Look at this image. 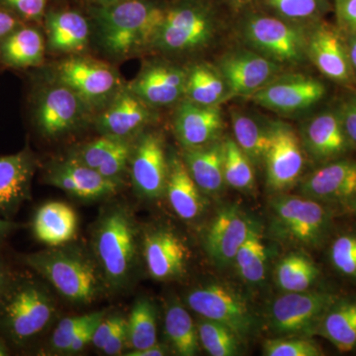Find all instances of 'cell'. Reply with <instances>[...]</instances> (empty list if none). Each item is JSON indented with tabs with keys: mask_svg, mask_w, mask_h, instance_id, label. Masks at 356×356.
Masks as SVG:
<instances>
[{
	"mask_svg": "<svg viewBox=\"0 0 356 356\" xmlns=\"http://www.w3.org/2000/svg\"><path fill=\"white\" fill-rule=\"evenodd\" d=\"M318 267L307 255L294 252L281 259L274 271L276 284L284 292H303L317 280Z\"/></svg>",
	"mask_w": 356,
	"mask_h": 356,
	"instance_id": "obj_35",
	"label": "cell"
},
{
	"mask_svg": "<svg viewBox=\"0 0 356 356\" xmlns=\"http://www.w3.org/2000/svg\"><path fill=\"white\" fill-rule=\"evenodd\" d=\"M269 146L264 159L266 185L270 191L282 193L301 181L305 166V149L301 139L289 124L267 121Z\"/></svg>",
	"mask_w": 356,
	"mask_h": 356,
	"instance_id": "obj_12",
	"label": "cell"
},
{
	"mask_svg": "<svg viewBox=\"0 0 356 356\" xmlns=\"http://www.w3.org/2000/svg\"><path fill=\"white\" fill-rule=\"evenodd\" d=\"M156 119V109L140 99L125 84L113 100L96 114L95 126L103 136L132 140Z\"/></svg>",
	"mask_w": 356,
	"mask_h": 356,
	"instance_id": "obj_16",
	"label": "cell"
},
{
	"mask_svg": "<svg viewBox=\"0 0 356 356\" xmlns=\"http://www.w3.org/2000/svg\"><path fill=\"white\" fill-rule=\"evenodd\" d=\"M168 355V346L163 344L158 343L145 348V350H132L128 353L127 356H163Z\"/></svg>",
	"mask_w": 356,
	"mask_h": 356,
	"instance_id": "obj_52",
	"label": "cell"
},
{
	"mask_svg": "<svg viewBox=\"0 0 356 356\" xmlns=\"http://www.w3.org/2000/svg\"><path fill=\"white\" fill-rule=\"evenodd\" d=\"M96 38L103 51L116 60L153 50L165 8L149 0H120L91 9Z\"/></svg>",
	"mask_w": 356,
	"mask_h": 356,
	"instance_id": "obj_1",
	"label": "cell"
},
{
	"mask_svg": "<svg viewBox=\"0 0 356 356\" xmlns=\"http://www.w3.org/2000/svg\"><path fill=\"white\" fill-rule=\"evenodd\" d=\"M186 303L200 317L227 325L245 343L257 332L254 312L235 290L221 284L195 288L186 296Z\"/></svg>",
	"mask_w": 356,
	"mask_h": 356,
	"instance_id": "obj_11",
	"label": "cell"
},
{
	"mask_svg": "<svg viewBox=\"0 0 356 356\" xmlns=\"http://www.w3.org/2000/svg\"><path fill=\"white\" fill-rule=\"evenodd\" d=\"M168 177L165 194L173 211L186 221L197 219L205 209L203 192L187 172L181 156L168 159Z\"/></svg>",
	"mask_w": 356,
	"mask_h": 356,
	"instance_id": "obj_30",
	"label": "cell"
},
{
	"mask_svg": "<svg viewBox=\"0 0 356 356\" xmlns=\"http://www.w3.org/2000/svg\"><path fill=\"white\" fill-rule=\"evenodd\" d=\"M224 177L236 191H252L255 186L254 165L234 138L224 139Z\"/></svg>",
	"mask_w": 356,
	"mask_h": 356,
	"instance_id": "obj_39",
	"label": "cell"
},
{
	"mask_svg": "<svg viewBox=\"0 0 356 356\" xmlns=\"http://www.w3.org/2000/svg\"><path fill=\"white\" fill-rule=\"evenodd\" d=\"M255 225L238 206L229 205L217 213L205 236V248L217 266H231L238 250Z\"/></svg>",
	"mask_w": 356,
	"mask_h": 356,
	"instance_id": "obj_18",
	"label": "cell"
},
{
	"mask_svg": "<svg viewBox=\"0 0 356 356\" xmlns=\"http://www.w3.org/2000/svg\"><path fill=\"white\" fill-rule=\"evenodd\" d=\"M266 247L261 232L255 226L235 257L234 264L238 275L250 285L261 284L266 275Z\"/></svg>",
	"mask_w": 356,
	"mask_h": 356,
	"instance_id": "obj_37",
	"label": "cell"
},
{
	"mask_svg": "<svg viewBox=\"0 0 356 356\" xmlns=\"http://www.w3.org/2000/svg\"><path fill=\"white\" fill-rule=\"evenodd\" d=\"M128 343L132 350H145L156 341V309L149 299L136 302L127 320Z\"/></svg>",
	"mask_w": 356,
	"mask_h": 356,
	"instance_id": "obj_38",
	"label": "cell"
},
{
	"mask_svg": "<svg viewBox=\"0 0 356 356\" xmlns=\"http://www.w3.org/2000/svg\"><path fill=\"white\" fill-rule=\"evenodd\" d=\"M300 139L306 153L321 163L339 158L350 144L339 112L332 111L323 112L307 121Z\"/></svg>",
	"mask_w": 356,
	"mask_h": 356,
	"instance_id": "obj_25",
	"label": "cell"
},
{
	"mask_svg": "<svg viewBox=\"0 0 356 356\" xmlns=\"http://www.w3.org/2000/svg\"><path fill=\"white\" fill-rule=\"evenodd\" d=\"M95 6H104L108 4L114 3V2L120 1V0H89Z\"/></svg>",
	"mask_w": 356,
	"mask_h": 356,
	"instance_id": "obj_56",
	"label": "cell"
},
{
	"mask_svg": "<svg viewBox=\"0 0 356 356\" xmlns=\"http://www.w3.org/2000/svg\"><path fill=\"white\" fill-rule=\"evenodd\" d=\"M92 245L106 287L126 286L138 259V229L130 211L121 205L105 211L95 225Z\"/></svg>",
	"mask_w": 356,
	"mask_h": 356,
	"instance_id": "obj_4",
	"label": "cell"
},
{
	"mask_svg": "<svg viewBox=\"0 0 356 356\" xmlns=\"http://www.w3.org/2000/svg\"><path fill=\"white\" fill-rule=\"evenodd\" d=\"M48 79L74 91L92 114L102 111L126 84L111 65L81 54L57 63Z\"/></svg>",
	"mask_w": 356,
	"mask_h": 356,
	"instance_id": "obj_7",
	"label": "cell"
},
{
	"mask_svg": "<svg viewBox=\"0 0 356 356\" xmlns=\"http://www.w3.org/2000/svg\"><path fill=\"white\" fill-rule=\"evenodd\" d=\"M46 46L51 53L79 55L90 41V24L77 11H49L44 14Z\"/></svg>",
	"mask_w": 356,
	"mask_h": 356,
	"instance_id": "obj_27",
	"label": "cell"
},
{
	"mask_svg": "<svg viewBox=\"0 0 356 356\" xmlns=\"http://www.w3.org/2000/svg\"><path fill=\"white\" fill-rule=\"evenodd\" d=\"M325 95L324 83L315 77L280 74L250 98L264 108L288 115L312 108Z\"/></svg>",
	"mask_w": 356,
	"mask_h": 356,
	"instance_id": "obj_13",
	"label": "cell"
},
{
	"mask_svg": "<svg viewBox=\"0 0 356 356\" xmlns=\"http://www.w3.org/2000/svg\"><path fill=\"white\" fill-rule=\"evenodd\" d=\"M95 313L63 318L51 337V348L60 353H67L72 341L79 332L95 318Z\"/></svg>",
	"mask_w": 356,
	"mask_h": 356,
	"instance_id": "obj_44",
	"label": "cell"
},
{
	"mask_svg": "<svg viewBox=\"0 0 356 356\" xmlns=\"http://www.w3.org/2000/svg\"><path fill=\"white\" fill-rule=\"evenodd\" d=\"M277 17L305 24L317 22L329 9L327 0H264Z\"/></svg>",
	"mask_w": 356,
	"mask_h": 356,
	"instance_id": "obj_41",
	"label": "cell"
},
{
	"mask_svg": "<svg viewBox=\"0 0 356 356\" xmlns=\"http://www.w3.org/2000/svg\"><path fill=\"white\" fill-rule=\"evenodd\" d=\"M337 301L332 293L285 292L269 308V329L280 336H314L325 312Z\"/></svg>",
	"mask_w": 356,
	"mask_h": 356,
	"instance_id": "obj_10",
	"label": "cell"
},
{
	"mask_svg": "<svg viewBox=\"0 0 356 356\" xmlns=\"http://www.w3.org/2000/svg\"><path fill=\"white\" fill-rule=\"evenodd\" d=\"M339 113L346 137L356 146V99L344 103Z\"/></svg>",
	"mask_w": 356,
	"mask_h": 356,
	"instance_id": "obj_48",
	"label": "cell"
},
{
	"mask_svg": "<svg viewBox=\"0 0 356 356\" xmlns=\"http://www.w3.org/2000/svg\"><path fill=\"white\" fill-rule=\"evenodd\" d=\"M48 0H0V6L6 7L25 23L42 22L46 14Z\"/></svg>",
	"mask_w": 356,
	"mask_h": 356,
	"instance_id": "obj_45",
	"label": "cell"
},
{
	"mask_svg": "<svg viewBox=\"0 0 356 356\" xmlns=\"http://www.w3.org/2000/svg\"><path fill=\"white\" fill-rule=\"evenodd\" d=\"M77 216L67 204L50 202L37 211L33 232L39 242L49 247H58L70 242L76 235Z\"/></svg>",
	"mask_w": 356,
	"mask_h": 356,
	"instance_id": "obj_31",
	"label": "cell"
},
{
	"mask_svg": "<svg viewBox=\"0 0 356 356\" xmlns=\"http://www.w3.org/2000/svg\"><path fill=\"white\" fill-rule=\"evenodd\" d=\"M128 343V325L127 320L124 321L118 329L114 332L110 337L109 341L105 344L102 351L106 355H121L126 344Z\"/></svg>",
	"mask_w": 356,
	"mask_h": 356,
	"instance_id": "obj_49",
	"label": "cell"
},
{
	"mask_svg": "<svg viewBox=\"0 0 356 356\" xmlns=\"http://www.w3.org/2000/svg\"><path fill=\"white\" fill-rule=\"evenodd\" d=\"M346 43L353 76L356 77V35H350L348 38L346 40Z\"/></svg>",
	"mask_w": 356,
	"mask_h": 356,
	"instance_id": "obj_54",
	"label": "cell"
},
{
	"mask_svg": "<svg viewBox=\"0 0 356 356\" xmlns=\"http://www.w3.org/2000/svg\"><path fill=\"white\" fill-rule=\"evenodd\" d=\"M9 355V346L4 341L3 337L0 336V356Z\"/></svg>",
	"mask_w": 356,
	"mask_h": 356,
	"instance_id": "obj_55",
	"label": "cell"
},
{
	"mask_svg": "<svg viewBox=\"0 0 356 356\" xmlns=\"http://www.w3.org/2000/svg\"><path fill=\"white\" fill-rule=\"evenodd\" d=\"M225 122L219 106H205L188 99L177 105L173 129L184 149H194L222 139Z\"/></svg>",
	"mask_w": 356,
	"mask_h": 356,
	"instance_id": "obj_21",
	"label": "cell"
},
{
	"mask_svg": "<svg viewBox=\"0 0 356 356\" xmlns=\"http://www.w3.org/2000/svg\"><path fill=\"white\" fill-rule=\"evenodd\" d=\"M241 36L247 44L276 64H302L307 58V29L291 22L262 13H250L241 22Z\"/></svg>",
	"mask_w": 356,
	"mask_h": 356,
	"instance_id": "obj_6",
	"label": "cell"
},
{
	"mask_svg": "<svg viewBox=\"0 0 356 356\" xmlns=\"http://www.w3.org/2000/svg\"><path fill=\"white\" fill-rule=\"evenodd\" d=\"M129 168L134 188L142 197L161 198L165 193L170 165L159 134L146 132L138 136Z\"/></svg>",
	"mask_w": 356,
	"mask_h": 356,
	"instance_id": "obj_14",
	"label": "cell"
},
{
	"mask_svg": "<svg viewBox=\"0 0 356 356\" xmlns=\"http://www.w3.org/2000/svg\"><path fill=\"white\" fill-rule=\"evenodd\" d=\"M269 205L276 236L306 247H318L324 242L331 216L322 202L282 192L273 196Z\"/></svg>",
	"mask_w": 356,
	"mask_h": 356,
	"instance_id": "obj_8",
	"label": "cell"
},
{
	"mask_svg": "<svg viewBox=\"0 0 356 356\" xmlns=\"http://www.w3.org/2000/svg\"><path fill=\"white\" fill-rule=\"evenodd\" d=\"M56 315L53 295L38 280L15 274L0 301V336L24 348L46 331Z\"/></svg>",
	"mask_w": 356,
	"mask_h": 356,
	"instance_id": "obj_3",
	"label": "cell"
},
{
	"mask_svg": "<svg viewBox=\"0 0 356 356\" xmlns=\"http://www.w3.org/2000/svg\"><path fill=\"white\" fill-rule=\"evenodd\" d=\"M125 320L126 318L120 314H113V315L110 316L105 315L102 322L96 327L91 343L96 348L102 350L107 341H109L110 337L114 334V332L118 329L119 325Z\"/></svg>",
	"mask_w": 356,
	"mask_h": 356,
	"instance_id": "obj_46",
	"label": "cell"
},
{
	"mask_svg": "<svg viewBox=\"0 0 356 356\" xmlns=\"http://www.w3.org/2000/svg\"><path fill=\"white\" fill-rule=\"evenodd\" d=\"M232 4L236 7H240L243 6H245L248 2L252 1V0H229Z\"/></svg>",
	"mask_w": 356,
	"mask_h": 356,
	"instance_id": "obj_57",
	"label": "cell"
},
{
	"mask_svg": "<svg viewBox=\"0 0 356 356\" xmlns=\"http://www.w3.org/2000/svg\"><path fill=\"white\" fill-rule=\"evenodd\" d=\"M330 255L339 273L356 280V236H339L332 243Z\"/></svg>",
	"mask_w": 356,
	"mask_h": 356,
	"instance_id": "obj_43",
	"label": "cell"
},
{
	"mask_svg": "<svg viewBox=\"0 0 356 356\" xmlns=\"http://www.w3.org/2000/svg\"><path fill=\"white\" fill-rule=\"evenodd\" d=\"M37 159L29 147L0 156V216L10 220L30 198Z\"/></svg>",
	"mask_w": 356,
	"mask_h": 356,
	"instance_id": "obj_23",
	"label": "cell"
},
{
	"mask_svg": "<svg viewBox=\"0 0 356 356\" xmlns=\"http://www.w3.org/2000/svg\"><path fill=\"white\" fill-rule=\"evenodd\" d=\"M182 161L187 172L206 195L221 193L226 186L224 177V140L194 149H184Z\"/></svg>",
	"mask_w": 356,
	"mask_h": 356,
	"instance_id": "obj_28",
	"label": "cell"
},
{
	"mask_svg": "<svg viewBox=\"0 0 356 356\" xmlns=\"http://www.w3.org/2000/svg\"><path fill=\"white\" fill-rule=\"evenodd\" d=\"M44 181L84 200L110 197L117 193L122 184L103 177L72 156L51 166L44 175Z\"/></svg>",
	"mask_w": 356,
	"mask_h": 356,
	"instance_id": "obj_20",
	"label": "cell"
},
{
	"mask_svg": "<svg viewBox=\"0 0 356 356\" xmlns=\"http://www.w3.org/2000/svg\"><path fill=\"white\" fill-rule=\"evenodd\" d=\"M199 341L204 350L212 356H235L242 351L245 343L227 325L201 317L197 325Z\"/></svg>",
	"mask_w": 356,
	"mask_h": 356,
	"instance_id": "obj_40",
	"label": "cell"
},
{
	"mask_svg": "<svg viewBox=\"0 0 356 356\" xmlns=\"http://www.w3.org/2000/svg\"><path fill=\"white\" fill-rule=\"evenodd\" d=\"M15 273L11 270L10 267L0 259V301L6 292L7 288L10 285Z\"/></svg>",
	"mask_w": 356,
	"mask_h": 356,
	"instance_id": "obj_51",
	"label": "cell"
},
{
	"mask_svg": "<svg viewBox=\"0 0 356 356\" xmlns=\"http://www.w3.org/2000/svg\"><path fill=\"white\" fill-rule=\"evenodd\" d=\"M299 194L320 202L356 200V161L325 163L299 182Z\"/></svg>",
	"mask_w": 356,
	"mask_h": 356,
	"instance_id": "obj_22",
	"label": "cell"
},
{
	"mask_svg": "<svg viewBox=\"0 0 356 356\" xmlns=\"http://www.w3.org/2000/svg\"><path fill=\"white\" fill-rule=\"evenodd\" d=\"M339 28L348 35H356V0H334Z\"/></svg>",
	"mask_w": 356,
	"mask_h": 356,
	"instance_id": "obj_47",
	"label": "cell"
},
{
	"mask_svg": "<svg viewBox=\"0 0 356 356\" xmlns=\"http://www.w3.org/2000/svg\"><path fill=\"white\" fill-rule=\"evenodd\" d=\"M232 97L216 65L195 63L186 67L185 99L205 106H219Z\"/></svg>",
	"mask_w": 356,
	"mask_h": 356,
	"instance_id": "obj_32",
	"label": "cell"
},
{
	"mask_svg": "<svg viewBox=\"0 0 356 356\" xmlns=\"http://www.w3.org/2000/svg\"><path fill=\"white\" fill-rule=\"evenodd\" d=\"M144 255L147 271L156 280H170L184 273L188 248L172 231L158 229L144 238Z\"/></svg>",
	"mask_w": 356,
	"mask_h": 356,
	"instance_id": "obj_24",
	"label": "cell"
},
{
	"mask_svg": "<svg viewBox=\"0 0 356 356\" xmlns=\"http://www.w3.org/2000/svg\"><path fill=\"white\" fill-rule=\"evenodd\" d=\"M46 40L32 23H23L2 42L0 64L14 70H27L43 65Z\"/></svg>",
	"mask_w": 356,
	"mask_h": 356,
	"instance_id": "obj_29",
	"label": "cell"
},
{
	"mask_svg": "<svg viewBox=\"0 0 356 356\" xmlns=\"http://www.w3.org/2000/svg\"><path fill=\"white\" fill-rule=\"evenodd\" d=\"M339 350L348 353L356 348V301H337L321 320L316 332Z\"/></svg>",
	"mask_w": 356,
	"mask_h": 356,
	"instance_id": "obj_33",
	"label": "cell"
},
{
	"mask_svg": "<svg viewBox=\"0 0 356 356\" xmlns=\"http://www.w3.org/2000/svg\"><path fill=\"white\" fill-rule=\"evenodd\" d=\"M132 140L103 136L83 145L72 158L103 177L121 181L130 163Z\"/></svg>",
	"mask_w": 356,
	"mask_h": 356,
	"instance_id": "obj_26",
	"label": "cell"
},
{
	"mask_svg": "<svg viewBox=\"0 0 356 356\" xmlns=\"http://www.w3.org/2000/svg\"><path fill=\"white\" fill-rule=\"evenodd\" d=\"M31 105L33 123L46 139L74 132L92 114L74 91L50 79L35 88Z\"/></svg>",
	"mask_w": 356,
	"mask_h": 356,
	"instance_id": "obj_9",
	"label": "cell"
},
{
	"mask_svg": "<svg viewBox=\"0 0 356 356\" xmlns=\"http://www.w3.org/2000/svg\"><path fill=\"white\" fill-rule=\"evenodd\" d=\"M23 261L72 303H92L106 287L95 259L77 248L50 247L24 255Z\"/></svg>",
	"mask_w": 356,
	"mask_h": 356,
	"instance_id": "obj_2",
	"label": "cell"
},
{
	"mask_svg": "<svg viewBox=\"0 0 356 356\" xmlns=\"http://www.w3.org/2000/svg\"><path fill=\"white\" fill-rule=\"evenodd\" d=\"M266 356H320L322 350L314 341L306 339H268L264 344Z\"/></svg>",
	"mask_w": 356,
	"mask_h": 356,
	"instance_id": "obj_42",
	"label": "cell"
},
{
	"mask_svg": "<svg viewBox=\"0 0 356 356\" xmlns=\"http://www.w3.org/2000/svg\"><path fill=\"white\" fill-rule=\"evenodd\" d=\"M307 57L324 76L339 83H350L353 72L346 40L327 23H313L307 30Z\"/></svg>",
	"mask_w": 356,
	"mask_h": 356,
	"instance_id": "obj_19",
	"label": "cell"
},
{
	"mask_svg": "<svg viewBox=\"0 0 356 356\" xmlns=\"http://www.w3.org/2000/svg\"><path fill=\"white\" fill-rule=\"evenodd\" d=\"M20 225L11 220L0 216V245L8 238L14 231L19 228Z\"/></svg>",
	"mask_w": 356,
	"mask_h": 356,
	"instance_id": "obj_53",
	"label": "cell"
},
{
	"mask_svg": "<svg viewBox=\"0 0 356 356\" xmlns=\"http://www.w3.org/2000/svg\"><path fill=\"white\" fill-rule=\"evenodd\" d=\"M165 330L166 337L177 355H198L200 341L197 327L184 307L177 303L168 307L165 313Z\"/></svg>",
	"mask_w": 356,
	"mask_h": 356,
	"instance_id": "obj_36",
	"label": "cell"
},
{
	"mask_svg": "<svg viewBox=\"0 0 356 356\" xmlns=\"http://www.w3.org/2000/svg\"><path fill=\"white\" fill-rule=\"evenodd\" d=\"M217 29V18L210 6L201 0H181L165 8L153 50L168 56L189 55L206 48Z\"/></svg>",
	"mask_w": 356,
	"mask_h": 356,
	"instance_id": "obj_5",
	"label": "cell"
},
{
	"mask_svg": "<svg viewBox=\"0 0 356 356\" xmlns=\"http://www.w3.org/2000/svg\"><path fill=\"white\" fill-rule=\"evenodd\" d=\"M233 96H250L281 74L282 67L252 49L227 51L216 65Z\"/></svg>",
	"mask_w": 356,
	"mask_h": 356,
	"instance_id": "obj_15",
	"label": "cell"
},
{
	"mask_svg": "<svg viewBox=\"0 0 356 356\" xmlns=\"http://www.w3.org/2000/svg\"><path fill=\"white\" fill-rule=\"evenodd\" d=\"M23 23L25 22L19 19L15 14L9 11L6 7L0 6V46L4 39Z\"/></svg>",
	"mask_w": 356,
	"mask_h": 356,
	"instance_id": "obj_50",
	"label": "cell"
},
{
	"mask_svg": "<svg viewBox=\"0 0 356 356\" xmlns=\"http://www.w3.org/2000/svg\"><path fill=\"white\" fill-rule=\"evenodd\" d=\"M127 86L154 109L173 106L184 98L186 69L166 60H151Z\"/></svg>",
	"mask_w": 356,
	"mask_h": 356,
	"instance_id": "obj_17",
	"label": "cell"
},
{
	"mask_svg": "<svg viewBox=\"0 0 356 356\" xmlns=\"http://www.w3.org/2000/svg\"><path fill=\"white\" fill-rule=\"evenodd\" d=\"M231 118L234 140L238 146L254 166L264 165L270 139L267 121L261 123L238 109L232 110Z\"/></svg>",
	"mask_w": 356,
	"mask_h": 356,
	"instance_id": "obj_34",
	"label": "cell"
}]
</instances>
